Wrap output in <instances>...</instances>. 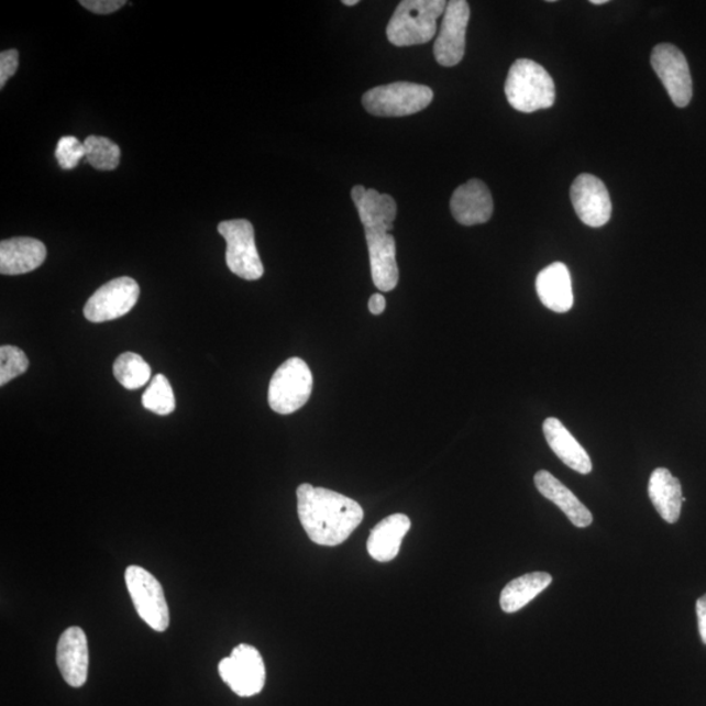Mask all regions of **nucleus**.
<instances>
[{"label": "nucleus", "instance_id": "17", "mask_svg": "<svg viewBox=\"0 0 706 706\" xmlns=\"http://www.w3.org/2000/svg\"><path fill=\"white\" fill-rule=\"evenodd\" d=\"M537 294L543 306L556 313H566L573 307L574 297L570 269L564 263H552L539 273Z\"/></svg>", "mask_w": 706, "mask_h": 706}, {"label": "nucleus", "instance_id": "1", "mask_svg": "<svg viewBox=\"0 0 706 706\" xmlns=\"http://www.w3.org/2000/svg\"><path fill=\"white\" fill-rule=\"evenodd\" d=\"M297 514L310 541L328 547L348 541L364 519L352 498L308 483L297 488Z\"/></svg>", "mask_w": 706, "mask_h": 706}, {"label": "nucleus", "instance_id": "9", "mask_svg": "<svg viewBox=\"0 0 706 706\" xmlns=\"http://www.w3.org/2000/svg\"><path fill=\"white\" fill-rule=\"evenodd\" d=\"M219 674L235 695L251 697L265 687V662L257 649L246 643L235 647L227 659L219 663Z\"/></svg>", "mask_w": 706, "mask_h": 706}, {"label": "nucleus", "instance_id": "29", "mask_svg": "<svg viewBox=\"0 0 706 706\" xmlns=\"http://www.w3.org/2000/svg\"><path fill=\"white\" fill-rule=\"evenodd\" d=\"M80 4L97 15H109L121 10L126 2L124 0H80Z\"/></svg>", "mask_w": 706, "mask_h": 706}, {"label": "nucleus", "instance_id": "25", "mask_svg": "<svg viewBox=\"0 0 706 706\" xmlns=\"http://www.w3.org/2000/svg\"><path fill=\"white\" fill-rule=\"evenodd\" d=\"M142 405L145 410L162 415V417L175 411L176 398L168 378L163 375L152 378L148 389L143 394Z\"/></svg>", "mask_w": 706, "mask_h": 706}, {"label": "nucleus", "instance_id": "19", "mask_svg": "<svg viewBox=\"0 0 706 706\" xmlns=\"http://www.w3.org/2000/svg\"><path fill=\"white\" fill-rule=\"evenodd\" d=\"M411 529V519L397 514L386 517L371 531L368 543L369 555L379 563H389L398 556L401 541Z\"/></svg>", "mask_w": 706, "mask_h": 706}, {"label": "nucleus", "instance_id": "4", "mask_svg": "<svg viewBox=\"0 0 706 706\" xmlns=\"http://www.w3.org/2000/svg\"><path fill=\"white\" fill-rule=\"evenodd\" d=\"M433 100V91L417 82L397 81L369 89L363 96L366 112L377 117H406L421 112Z\"/></svg>", "mask_w": 706, "mask_h": 706}, {"label": "nucleus", "instance_id": "31", "mask_svg": "<svg viewBox=\"0 0 706 706\" xmlns=\"http://www.w3.org/2000/svg\"><path fill=\"white\" fill-rule=\"evenodd\" d=\"M369 311L372 315L379 316L383 315L386 309V299L384 295L375 294L371 297Z\"/></svg>", "mask_w": 706, "mask_h": 706}, {"label": "nucleus", "instance_id": "10", "mask_svg": "<svg viewBox=\"0 0 706 706\" xmlns=\"http://www.w3.org/2000/svg\"><path fill=\"white\" fill-rule=\"evenodd\" d=\"M140 295V284L128 276L110 280L89 297L85 316L93 323L117 320L135 307Z\"/></svg>", "mask_w": 706, "mask_h": 706}, {"label": "nucleus", "instance_id": "14", "mask_svg": "<svg viewBox=\"0 0 706 706\" xmlns=\"http://www.w3.org/2000/svg\"><path fill=\"white\" fill-rule=\"evenodd\" d=\"M450 211L460 224L473 227L487 223L493 218L494 199L481 179H470L453 192Z\"/></svg>", "mask_w": 706, "mask_h": 706}, {"label": "nucleus", "instance_id": "26", "mask_svg": "<svg viewBox=\"0 0 706 706\" xmlns=\"http://www.w3.org/2000/svg\"><path fill=\"white\" fill-rule=\"evenodd\" d=\"M27 366H30V362L22 350L15 345H2L0 349V386L22 376Z\"/></svg>", "mask_w": 706, "mask_h": 706}, {"label": "nucleus", "instance_id": "11", "mask_svg": "<svg viewBox=\"0 0 706 706\" xmlns=\"http://www.w3.org/2000/svg\"><path fill=\"white\" fill-rule=\"evenodd\" d=\"M468 22L470 5L466 0L448 2L440 33L433 47L434 58L439 65L453 67L461 64L466 52Z\"/></svg>", "mask_w": 706, "mask_h": 706}, {"label": "nucleus", "instance_id": "8", "mask_svg": "<svg viewBox=\"0 0 706 706\" xmlns=\"http://www.w3.org/2000/svg\"><path fill=\"white\" fill-rule=\"evenodd\" d=\"M363 227L366 245H368L373 283L383 293H390L399 282L396 239L390 234L394 230V221H375Z\"/></svg>", "mask_w": 706, "mask_h": 706}, {"label": "nucleus", "instance_id": "28", "mask_svg": "<svg viewBox=\"0 0 706 706\" xmlns=\"http://www.w3.org/2000/svg\"><path fill=\"white\" fill-rule=\"evenodd\" d=\"M19 67V53L15 48L5 51L0 54V87H4L13 75L16 74Z\"/></svg>", "mask_w": 706, "mask_h": 706}, {"label": "nucleus", "instance_id": "18", "mask_svg": "<svg viewBox=\"0 0 706 706\" xmlns=\"http://www.w3.org/2000/svg\"><path fill=\"white\" fill-rule=\"evenodd\" d=\"M543 433L549 442L552 452L564 462L567 467L577 471L580 474H591L593 470L591 456L580 442L573 438L565 426L556 418L544 420Z\"/></svg>", "mask_w": 706, "mask_h": 706}, {"label": "nucleus", "instance_id": "12", "mask_svg": "<svg viewBox=\"0 0 706 706\" xmlns=\"http://www.w3.org/2000/svg\"><path fill=\"white\" fill-rule=\"evenodd\" d=\"M650 64L675 106L687 107L694 92H692L688 62L680 48L670 44L657 45Z\"/></svg>", "mask_w": 706, "mask_h": 706}, {"label": "nucleus", "instance_id": "3", "mask_svg": "<svg viewBox=\"0 0 706 706\" xmlns=\"http://www.w3.org/2000/svg\"><path fill=\"white\" fill-rule=\"evenodd\" d=\"M505 95L518 112L534 113L555 103V82L543 66L522 58L510 67Z\"/></svg>", "mask_w": 706, "mask_h": 706}, {"label": "nucleus", "instance_id": "16", "mask_svg": "<svg viewBox=\"0 0 706 706\" xmlns=\"http://www.w3.org/2000/svg\"><path fill=\"white\" fill-rule=\"evenodd\" d=\"M46 246L31 238L3 240L0 244V273L22 275L34 272L46 260Z\"/></svg>", "mask_w": 706, "mask_h": 706}, {"label": "nucleus", "instance_id": "21", "mask_svg": "<svg viewBox=\"0 0 706 706\" xmlns=\"http://www.w3.org/2000/svg\"><path fill=\"white\" fill-rule=\"evenodd\" d=\"M650 500L664 521L675 523L681 517L682 494L681 482L668 468H655L650 476L648 488Z\"/></svg>", "mask_w": 706, "mask_h": 706}, {"label": "nucleus", "instance_id": "15", "mask_svg": "<svg viewBox=\"0 0 706 706\" xmlns=\"http://www.w3.org/2000/svg\"><path fill=\"white\" fill-rule=\"evenodd\" d=\"M57 664L65 682L74 688L86 684L89 650L86 632L80 627L67 628L57 646Z\"/></svg>", "mask_w": 706, "mask_h": 706}, {"label": "nucleus", "instance_id": "24", "mask_svg": "<svg viewBox=\"0 0 706 706\" xmlns=\"http://www.w3.org/2000/svg\"><path fill=\"white\" fill-rule=\"evenodd\" d=\"M86 161L99 170H114L121 161V148L108 137L91 135L85 141Z\"/></svg>", "mask_w": 706, "mask_h": 706}, {"label": "nucleus", "instance_id": "7", "mask_svg": "<svg viewBox=\"0 0 706 706\" xmlns=\"http://www.w3.org/2000/svg\"><path fill=\"white\" fill-rule=\"evenodd\" d=\"M124 580L136 613L156 632H165L170 615L162 584L154 574L137 565L128 567Z\"/></svg>", "mask_w": 706, "mask_h": 706}, {"label": "nucleus", "instance_id": "32", "mask_svg": "<svg viewBox=\"0 0 706 706\" xmlns=\"http://www.w3.org/2000/svg\"><path fill=\"white\" fill-rule=\"evenodd\" d=\"M591 3L594 5H602V4H607L608 0H592Z\"/></svg>", "mask_w": 706, "mask_h": 706}, {"label": "nucleus", "instance_id": "22", "mask_svg": "<svg viewBox=\"0 0 706 706\" xmlns=\"http://www.w3.org/2000/svg\"><path fill=\"white\" fill-rule=\"evenodd\" d=\"M551 583V574L545 572L528 573L523 574L522 577L510 581L501 592L500 606L503 611L514 614L521 610L544 588L549 587Z\"/></svg>", "mask_w": 706, "mask_h": 706}, {"label": "nucleus", "instance_id": "23", "mask_svg": "<svg viewBox=\"0 0 706 706\" xmlns=\"http://www.w3.org/2000/svg\"><path fill=\"white\" fill-rule=\"evenodd\" d=\"M114 377L118 383L129 390L141 389L150 383L151 366L145 360L134 352H124L118 356L113 365Z\"/></svg>", "mask_w": 706, "mask_h": 706}, {"label": "nucleus", "instance_id": "6", "mask_svg": "<svg viewBox=\"0 0 706 706\" xmlns=\"http://www.w3.org/2000/svg\"><path fill=\"white\" fill-rule=\"evenodd\" d=\"M218 231L227 241V265L234 275L245 280H258L265 273L251 221L235 219L221 221Z\"/></svg>", "mask_w": 706, "mask_h": 706}, {"label": "nucleus", "instance_id": "33", "mask_svg": "<svg viewBox=\"0 0 706 706\" xmlns=\"http://www.w3.org/2000/svg\"><path fill=\"white\" fill-rule=\"evenodd\" d=\"M357 3V0H343V4L349 7L356 5Z\"/></svg>", "mask_w": 706, "mask_h": 706}, {"label": "nucleus", "instance_id": "13", "mask_svg": "<svg viewBox=\"0 0 706 706\" xmlns=\"http://www.w3.org/2000/svg\"><path fill=\"white\" fill-rule=\"evenodd\" d=\"M573 209L587 227L600 228L610 221L613 203L606 185L593 175L578 176L571 188Z\"/></svg>", "mask_w": 706, "mask_h": 706}, {"label": "nucleus", "instance_id": "2", "mask_svg": "<svg viewBox=\"0 0 706 706\" xmlns=\"http://www.w3.org/2000/svg\"><path fill=\"white\" fill-rule=\"evenodd\" d=\"M445 0H404L386 27L387 40L405 47L429 43L438 32V20L444 16Z\"/></svg>", "mask_w": 706, "mask_h": 706}, {"label": "nucleus", "instance_id": "27", "mask_svg": "<svg viewBox=\"0 0 706 706\" xmlns=\"http://www.w3.org/2000/svg\"><path fill=\"white\" fill-rule=\"evenodd\" d=\"M55 157H57L62 169L71 170L79 165L81 158L86 157L85 143L75 136L60 137L57 150H55Z\"/></svg>", "mask_w": 706, "mask_h": 706}, {"label": "nucleus", "instance_id": "5", "mask_svg": "<svg viewBox=\"0 0 706 706\" xmlns=\"http://www.w3.org/2000/svg\"><path fill=\"white\" fill-rule=\"evenodd\" d=\"M313 390V375L300 357L288 358L274 373L268 387V405L280 415L299 411Z\"/></svg>", "mask_w": 706, "mask_h": 706}, {"label": "nucleus", "instance_id": "30", "mask_svg": "<svg viewBox=\"0 0 706 706\" xmlns=\"http://www.w3.org/2000/svg\"><path fill=\"white\" fill-rule=\"evenodd\" d=\"M698 631H701L702 640L706 646V594L697 600L696 605Z\"/></svg>", "mask_w": 706, "mask_h": 706}, {"label": "nucleus", "instance_id": "20", "mask_svg": "<svg viewBox=\"0 0 706 706\" xmlns=\"http://www.w3.org/2000/svg\"><path fill=\"white\" fill-rule=\"evenodd\" d=\"M534 482L539 493L553 504H556L574 526L587 528V526L592 525L593 516L591 510L549 471H538Z\"/></svg>", "mask_w": 706, "mask_h": 706}]
</instances>
